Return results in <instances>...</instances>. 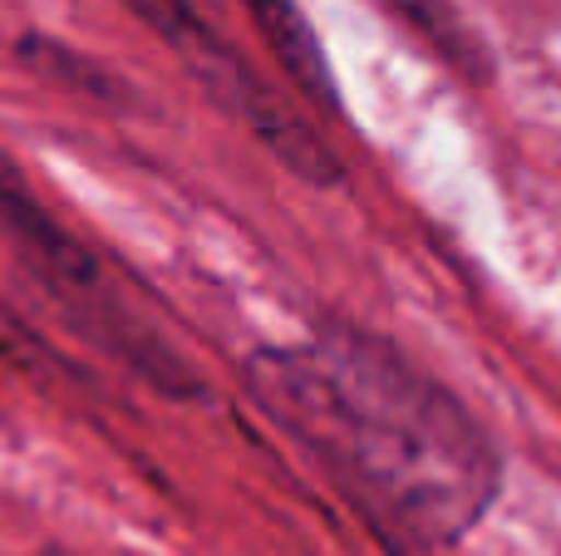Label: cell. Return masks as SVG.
Instances as JSON below:
<instances>
[{"label": "cell", "instance_id": "4", "mask_svg": "<svg viewBox=\"0 0 561 556\" xmlns=\"http://www.w3.org/2000/svg\"><path fill=\"white\" fill-rule=\"evenodd\" d=\"M389 15H399L448 69H458L463 79H488V49L473 35L463 15L448 0H379Z\"/></svg>", "mask_w": 561, "mask_h": 556}, {"label": "cell", "instance_id": "1", "mask_svg": "<svg viewBox=\"0 0 561 556\" xmlns=\"http://www.w3.org/2000/svg\"><path fill=\"white\" fill-rule=\"evenodd\" d=\"M252 390L375 518L458 542L503 493V459L448 384L359 325H320L252 360Z\"/></svg>", "mask_w": 561, "mask_h": 556}, {"label": "cell", "instance_id": "5", "mask_svg": "<svg viewBox=\"0 0 561 556\" xmlns=\"http://www.w3.org/2000/svg\"><path fill=\"white\" fill-rule=\"evenodd\" d=\"M0 350H5V340H0Z\"/></svg>", "mask_w": 561, "mask_h": 556}, {"label": "cell", "instance_id": "3", "mask_svg": "<svg viewBox=\"0 0 561 556\" xmlns=\"http://www.w3.org/2000/svg\"><path fill=\"white\" fill-rule=\"evenodd\" d=\"M242 5H247V15H252L256 35H262L266 45H272V55L280 59L290 89H296L300 99H310V104L340 108L335 74H330L316 30H310V20L300 15L296 0H242Z\"/></svg>", "mask_w": 561, "mask_h": 556}, {"label": "cell", "instance_id": "2", "mask_svg": "<svg viewBox=\"0 0 561 556\" xmlns=\"http://www.w3.org/2000/svg\"><path fill=\"white\" fill-rule=\"evenodd\" d=\"M138 25H148L168 49L178 55V65L207 89L217 108L247 124L256 134V143L272 148L276 163L290 167L306 183H340L335 153L325 148V138H316V128L296 114L290 99H280L247 55H237L232 39L203 15L193 10V0H118Z\"/></svg>", "mask_w": 561, "mask_h": 556}]
</instances>
